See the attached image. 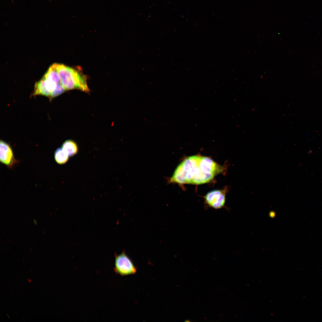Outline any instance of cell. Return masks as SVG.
<instances>
[{
	"mask_svg": "<svg viewBox=\"0 0 322 322\" xmlns=\"http://www.w3.org/2000/svg\"><path fill=\"white\" fill-rule=\"evenodd\" d=\"M222 170V166L208 157L192 156L179 163L170 181L180 184H204L210 182Z\"/></svg>",
	"mask_w": 322,
	"mask_h": 322,
	"instance_id": "6da1fadb",
	"label": "cell"
},
{
	"mask_svg": "<svg viewBox=\"0 0 322 322\" xmlns=\"http://www.w3.org/2000/svg\"><path fill=\"white\" fill-rule=\"evenodd\" d=\"M57 63L52 65L49 68L43 77L56 84L60 83V79L56 69Z\"/></svg>",
	"mask_w": 322,
	"mask_h": 322,
	"instance_id": "52a82bcc",
	"label": "cell"
},
{
	"mask_svg": "<svg viewBox=\"0 0 322 322\" xmlns=\"http://www.w3.org/2000/svg\"><path fill=\"white\" fill-rule=\"evenodd\" d=\"M56 69L60 83L66 90L78 89L88 92L86 77L76 69L57 63Z\"/></svg>",
	"mask_w": 322,
	"mask_h": 322,
	"instance_id": "7a4b0ae2",
	"label": "cell"
},
{
	"mask_svg": "<svg viewBox=\"0 0 322 322\" xmlns=\"http://www.w3.org/2000/svg\"><path fill=\"white\" fill-rule=\"evenodd\" d=\"M54 157L56 162L60 165L64 164L66 163L68 160L69 157L62 148L57 149L55 152Z\"/></svg>",
	"mask_w": 322,
	"mask_h": 322,
	"instance_id": "9c48e42d",
	"label": "cell"
},
{
	"mask_svg": "<svg viewBox=\"0 0 322 322\" xmlns=\"http://www.w3.org/2000/svg\"><path fill=\"white\" fill-rule=\"evenodd\" d=\"M28 281H29V282H31V279H28Z\"/></svg>",
	"mask_w": 322,
	"mask_h": 322,
	"instance_id": "8fae6325",
	"label": "cell"
},
{
	"mask_svg": "<svg viewBox=\"0 0 322 322\" xmlns=\"http://www.w3.org/2000/svg\"><path fill=\"white\" fill-rule=\"evenodd\" d=\"M62 148L69 157L76 155L78 151L77 144L71 140H68L65 141L62 145Z\"/></svg>",
	"mask_w": 322,
	"mask_h": 322,
	"instance_id": "8992f818",
	"label": "cell"
},
{
	"mask_svg": "<svg viewBox=\"0 0 322 322\" xmlns=\"http://www.w3.org/2000/svg\"><path fill=\"white\" fill-rule=\"evenodd\" d=\"M66 90L60 83L57 84L55 89L51 92L49 98L52 99L61 94Z\"/></svg>",
	"mask_w": 322,
	"mask_h": 322,
	"instance_id": "30bf717a",
	"label": "cell"
},
{
	"mask_svg": "<svg viewBox=\"0 0 322 322\" xmlns=\"http://www.w3.org/2000/svg\"><path fill=\"white\" fill-rule=\"evenodd\" d=\"M51 94V92L48 90L46 86L45 80L43 78L35 83L33 94V95H41L49 97Z\"/></svg>",
	"mask_w": 322,
	"mask_h": 322,
	"instance_id": "ba28073f",
	"label": "cell"
},
{
	"mask_svg": "<svg viewBox=\"0 0 322 322\" xmlns=\"http://www.w3.org/2000/svg\"><path fill=\"white\" fill-rule=\"evenodd\" d=\"M0 160L7 167L12 168L18 162L15 158L12 148L10 145L1 140L0 142Z\"/></svg>",
	"mask_w": 322,
	"mask_h": 322,
	"instance_id": "5b68a950",
	"label": "cell"
},
{
	"mask_svg": "<svg viewBox=\"0 0 322 322\" xmlns=\"http://www.w3.org/2000/svg\"><path fill=\"white\" fill-rule=\"evenodd\" d=\"M114 272L122 276L135 274L137 268L133 261L123 251L119 254L115 255Z\"/></svg>",
	"mask_w": 322,
	"mask_h": 322,
	"instance_id": "3957f363",
	"label": "cell"
},
{
	"mask_svg": "<svg viewBox=\"0 0 322 322\" xmlns=\"http://www.w3.org/2000/svg\"><path fill=\"white\" fill-rule=\"evenodd\" d=\"M204 198L205 203L208 207L218 210L225 207V191L217 190L210 191L206 194Z\"/></svg>",
	"mask_w": 322,
	"mask_h": 322,
	"instance_id": "277c9868",
	"label": "cell"
}]
</instances>
